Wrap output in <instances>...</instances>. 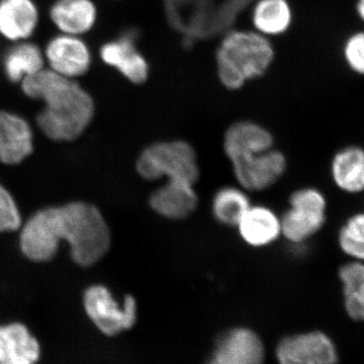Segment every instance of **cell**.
<instances>
[{
    "instance_id": "6da1fadb",
    "label": "cell",
    "mask_w": 364,
    "mask_h": 364,
    "mask_svg": "<svg viewBox=\"0 0 364 364\" xmlns=\"http://www.w3.org/2000/svg\"><path fill=\"white\" fill-rule=\"evenodd\" d=\"M62 240L70 245L74 262L86 267L109 251L111 233L98 208L74 202L33 214L21 229L20 247L28 259L45 262L56 255Z\"/></svg>"
},
{
    "instance_id": "7a4b0ae2",
    "label": "cell",
    "mask_w": 364,
    "mask_h": 364,
    "mask_svg": "<svg viewBox=\"0 0 364 364\" xmlns=\"http://www.w3.org/2000/svg\"><path fill=\"white\" fill-rule=\"evenodd\" d=\"M20 85L26 97L44 102V109L38 114L37 124L51 140H75L92 121L95 100L74 79L45 68Z\"/></svg>"
},
{
    "instance_id": "3957f363",
    "label": "cell",
    "mask_w": 364,
    "mask_h": 364,
    "mask_svg": "<svg viewBox=\"0 0 364 364\" xmlns=\"http://www.w3.org/2000/svg\"><path fill=\"white\" fill-rule=\"evenodd\" d=\"M277 57L272 40L252 28H235L220 37L215 50V75L227 90L237 91L264 77Z\"/></svg>"
},
{
    "instance_id": "277c9868",
    "label": "cell",
    "mask_w": 364,
    "mask_h": 364,
    "mask_svg": "<svg viewBox=\"0 0 364 364\" xmlns=\"http://www.w3.org/2000/svg\"><path fill=\"white\" fill-rule=\"evenodd\" d=\"M252 0H162L165 18L186 43L220 38L236 26Z\"/></svg>"
},
{
    "instance_id": "5b68a950",
    "label": "cell",
    "mask_w": 364,
    "mask_h": 364,
    "mask_svg": "<svg viewBox=\"0 0 364 364\" xmlns=\"http://www.w3.org/2000/svg\"><path fill=\"white\" fill-rule=\"evenodd\" d=\"M136 171L146 181H179L196 184L200 176L193 148L186 141H161L143 151L136 161Z\"/></svg>"
},
{
    "instance_id": "8992f818",
    "label": "cell",
    "mask_w": 364,
    "mask_h": 364,
    "mask_svg": "<svg viewBox=\"0 0 364 364\" xmlns=\"http://www.w3.org/2000/svg\"><path fill=\"white\" fill-rule=\"evenodd\" d=\"M83 306L98 331L107 337H116L129 331L138 320V304L131 294L124 296L123 305L104 286L97 284L86 289Z\"/></svg>"
},
{
    "instance_id": "52a82bcc",
    "label": "cell",
    "mask_w": 364,
    "mask_h": 364,
    "mask_svg": "<svg viewBox=\"0 0 364 364\" xmlns=\"http://www.w3.org/2000/svg\"><path fill=\"white\" fill-rule=\"evenodd\" d=\"M327 200L317 188L294 191L289 198V208L284 215L282 234L294 244H303L325 226Z\"/></svg>"
},
{
    "instance_id": "ba28073f",
    "label": "cell",
    "mask_w": 364,
    "mask_h": 364,
    "mask_svg": "<svg viewBox=\"0 0 364 364\" xmlns=\"http://www.w3.org/2000/svg\"><path fill=\"white\" fill-rule=\"evenodd\" d=\"M279 364H338L334 341L324 332L299 333L284 337L277 345Z\"/></svg>"
},
{
    "instance_id": "9c48e42d",
    "label": "cell",
    "mask_w": 364,
    "mask_h": 364,
    "mask_svg": "<svg viewBox=\"0 0 364 364\" xmlns=\"http://www.w3.org/2000/svg\"><path fill=\"white\" fill-rule=\"evenodd\" d=\"M100 57L105 65L116 69L127 81L143 85L149 80L150 62L138 46V33L128 30L100 47Z\"/></svg>"
},
{
    "instance_id": "30bf717a",
    "label": "cell",
    "mask_w": 364,
    "mask_h": 364,
    "mask_svg": "<svg viewBox=\"0 0 364 364\" xmlns=\"http://www.w3.org/2000/svg\"><path fill=\"white\" fill-rule=\"evenodd\" d=\"M43 51L48 69L74 80L85 75L92 64L90 48L79 36L60 33L48 41Z\"/></svg>"
},
{
    "instance_id": "8fae6325",
    "label": "cell",
    "mask_w": 364,
    "mask_h": 364,
    "mask_svg": "<svg viewBox=\"0 0 364 364\" xmlns=\"http://www.w3.org/2000/svg\"><path fill=\"white\" fill-rule=\"evenodd\" d=\"M265 347L259 335L246 327L222 333L207 364H264Z\"/></svg>"
},
{
    "instance_id": "7c38bea8",
    "label": "cell",
    "mask_w": 364,
    "mask_h": 364,
    "mask_svg": "<svg viewBox=\"0 0 364 364\" xmlns=\"http://www.w3.org/2000/svg\"><path fill=\"white\" fill-rule=\"evenodd\" d=\"M235 176L244 188L263 191L273 186L287 169V160L282 152L267 150L231 160Z\"/></svg>"
},
{
    "instance_id": "4fadbf2b",
    "label": "cell",
    "mask_w": 364,
    "mask_h": 364,
    "mask_svg": "<svg viewBox=\"0 0 364 364\" xmlns=\"http://www.w3.org/2000/svg\"><path fill=\"white\" fill-rule=\"evenodd\" d=\"M39 339L20 322L0 325V364H39L42 358Z\"/></svg>"
},
{
    "instance_id": "5bb4252c",
    "label": "cell",
    "mask_w": 364,
    "mask_h": 364,
    "mask_svg": "<svg viewBox=\"0 0 364 364\" xmlns=\"http://www.w3.org/2000/svg\"><path fill=\"white\" fill-rule=\"evenodd\" d=\"M248 11L251 28L270 40L289 33L296 18L289 0H252Z\"/></svg>"
},
{
    "instance_id": "9a60e30c",
    "label": "cell",
    "mask_w": 364,
    "mask_h": 364,
    "mask_svg": "<svg viewBox=\"0 0 364 364\" xmlns=\"http://www.w3.org/2000/svg\"><path fill=\"white\" fill-rule=\"evenodd\" d=\"M33 131L26 119L14 112L0 111V162L16 165L33 151Z\"/></svg>"
},
{
    "instance_id": "2e32d148",
    "label": "cell",
    "mask_w": 364,
    "mask_h": 364,
    "mask_svg": "<svg viewBox=\"0 0 364 364\" xmlns=\"http://www.w3.org/2000/svg\"><path fill=\"white\" fill-rule=\"evenodd\" d=\"M39 23V9L33 0H0V35L4 39L30 40Z\"/></svg>"
},
{
    "instance_id": "e0dca14e",
    "label": "cell",
    "mask_w": 364,
    "mask_h": 364,
    "mask_svg": "<svg viewBox=\"0 0 364 364\" xmlns=\"http://www.w3.org/2000/svg\"><path fill=\"white\" fill-rule=\"evenodd\" d=\"M273 136L265 127L252 121L235 122L224 136V149L230 160L272 149Z\"/></svg>"
},
{
    "instance_id": "ac0fdd59",
    "label": "cell",
    "mask_w": 364,
    "mask_h": 364,
    "mask_svg": "<svg viewBox=\"0 0 364 364\" xmlns=\"http://www.w3.org/2000/svg\"><path fill=\"white\" fill-rule=\"evenodd\" d=\"M195 184L168 181L150 198L152 210L163 218L181 220L193 214L198 205Z\"/></svg>"
},
{
    "instance_id": "d6986e66",
    "label": "cell",
    "mask_w": 364,
    "mask_h": 364,
    "mask_svg": "<svg viewBox=\"0 0 364 364\" xmlns=\"http://www.w3.org/2000/svg\"><path fill=\"white\" fill-rule=\"evenodd\" d=\"M97 16L92 0H56L50 9V18L60 33L79 37L92 30Z\"/></svg>"
},
{
    "instance_id": "ffe728a7",
    "label": "cell",
    "mask_w": 364,
    "mask_h": 364,
    "mask_svg": "<svg viewBox=\"0 0 364 364\" xmlns=\"http://www.w3.org/2000/svg\"><path fill=\"white\" fill-rule=\"evenodd\" d=\"M335 186L348 195L364 193V148L349 145L335 153L331 162Z\"/></svg>"
},
{
    "instance_id": "44dd1931",
    "label": "cell",
    "mask_w": 364,
    "mask_h": 364,
    "mask_svg": "<svg viewBox=\"0 0 364 364\" xmlns=\"http://www.w3.org/2000/svg\"><path fill=\"white\" fill-rule=\"evenodd\" d=\"M2 69L11 82L21 83L46 68L44 51L30 41L14 43L1 58Z\"/></svg>"
},
{
    "instance_id": "7402d4cb",
    "label": "cell",
    "mask_w": 364,
    "mask_h": 364,
    "mask_svg": "<svg viewBox=\"0 0 364 364\" xmlns=\"http://www.w3.org/2000/svg\"><path fill=\"white\" fill-rule=\"evenodd\" d=\"M242 239L254 247L272 243L282 234V223L277 215L265 207H250L238 224Z\"/></svg>"
},
{
    "instance_id": "603a6c76",
    "label": "cell",
    "mask_w": 364,
    "mask_h": 364,
    "mask_svg": "<svg viewBox=\"0 0 364 364\" xmlns=\"http://www.w3.org/2000/svg\"><path fill=\"white\" fill-rule=\"evenodd\" d=\"M344 309L355 322H364V262L349 260L339 268Z\"/></svg>"
},
{
    "instance_id": "cb8c5ba5",
    "label": "cell",
    "mask_w": 364,
    "mask_h": 364,
    "mask_svg": "<svg viewBox=\"0 0 364 364\" xmlns=\"http://www.w3.org/2000/svg\"><path fill=\"white\" fill-rule=\"evenodd\" d=\"M248 196L236 188H224L215 193L213 214L225 226L237 227L250 208Z\"/></svg>"
},
{
    "instance_id": "d4e9b609",
    "label": "cell",
    "mask_w": 364,
    "mask_h": 364,
    "mask_svg": "<svg viewBox=\"0 0 364 364\" xmlns=\"http://www.w3.org/2000/svg\"><path fill=\"white\" fill-rule=\"evenodd\" d=\"M338 245L349 259L364 262V213L350 215L342 225Z\"/></svg>"
},
{
    "instance_id": "484cf974",
    "label": "cell",
    "mask_w": 364,
    "mask_h": 364,
    "mask_svg": "<svg viewBox=\"0 0 364 364\" xmlns=\"http://www.w3.org/2000/svg\"><path fill=\"white\" fill-rule=\"evenodd\" d=\"M339 53L345 68L352 75L364 78V26L345 36Z\"/></svg>"
},
{
    "instance_id": "4316f807",
    "label": "cell",
    "mask_w": 364,
    "mask_h": 364,
    "mask_svg": "<svg viewBox=\"0 0 364 364\" xmlns=\"http://www.w3.org/2000/svg\"><path fill=\"white\" fill-rule=\"evenodd\" d=\"M21 227V217L13 196L0 184V233Z\"/></svg>"
},
{
    "instance_id": "83f0119b",
    "label": "cell",
    "mask_w": 364,
    "mask_h": 364,
    "mask_svg": "<svg viewBox=\"0 0 364 364\" xmlns=\"http://www.w3.org/2000/svg\"><path fill=\"white\" fill-rule=\"evenodd\" d=\"M354 14L361 26H364V0H354Z\"/></svg>"
}]
</instances>
